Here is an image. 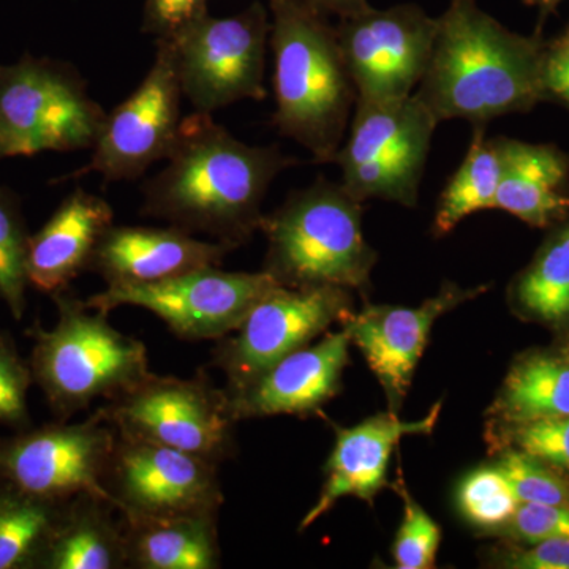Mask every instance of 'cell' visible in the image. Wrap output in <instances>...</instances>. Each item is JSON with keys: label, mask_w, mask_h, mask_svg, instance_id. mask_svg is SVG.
<instances>
[{"label": "cell", "mask_w": 569, "mask_h": 569, "mask_svg": "<svg viewBox=\"0 0 569 569\" xmlns=\"http://www.w3.org/2000/svg\"><path fill=\"white\" fill-rule=\"evenodd\" d=\"M114 211L99 194L78 187L59 204L47 223L29 236L26 276L29 287L54 296L69 290L88 271L93 250L111 227Z\"/></svg>", "instance_id": "obj_20"}, {"label": "cell", "mask_w": 569, "mask_h": 569, "mask_svg": "<svg viewBox=\"0 0 569 569\" xmlns=\"http://www.w3.org/2000/svg\"><path fill=\"white\" fill-rule=\"evenodd\" d=\"M51 298L58 321L51 329L36 325L29 331V366L56 419L69 421L97 399L108 402L151 376L148 348L116 329L107 312L67 290Z\"/></svg>", "instance_id": "obj_4"}, {"label": "cell", "mask_w": 569, "mask_h": 569, "mask_svg": "<svg viewBox=\"0 0 569 569\" xmlns=\"http://www.w3.org/2000/svg\"><path fill=\"white\" fill-rule=\"evenodd\" d=\"M107 498L80 493L67 500L37 569L127 568L121 516Z\"/></svg>", "instance_id": "obj_22"}, {"label": "cell", "mask_w": 569, "mask_h": 569, "mask_svg": "<svg viewBox=\"0 0 569 569\" xmlns=\"http://www.w3.org/2000/svg\"><path fill=\"white\" fill-rule=\"evenodd\" d=\"M505 565L519 569H569V539L553 538L533 542L530 549L505 560Z\"/></svg>", "instance_id": "obj_37"}, {"label": "cell", "mask_w": 569, "mask_h": 569, "mask_svg": "<svg viewBox=\"0 0 569 569\" xmlns=\"http://www.w3.org/2000/svg\"><path fill=\"white\" fill-rule=\"evenodd\" d=\"M441 403L419 421H400L395 413L377 415L361 425L340 429L336 447L326 466V479L316 505L301 520L299 529L312 527L321 516L331 511L343 497L370 501L387 485L389 458L400 438L432 432Z\"/></svg>", "instance_id": "obj_19"}, {"label": "cell", "mask_w": 569, "mask_h": 569, "mask_svg": "<svg viewBox=\"0 0 569 569\" xmlns=\"http://www.w3.org/2000/svg\"><path fill=\"white\" fill-rule=\"evenodd\" d=\"M274 54L277 132L317 163L335 162L346 141L358 92L329 14L310 0H269Z\"/></svg>", "instance_id": "obj_3"}, {"label": "cell", "mask_w": 569, "mask_h": 569, "mask_svg": "<svg viewBox=\"0 0 569 569\" xmlns=\"http://www.w3.org/2000/svg\"><path fill=\"white\" fill-rule=\"evenodd\" d=\"M542 91L568 104L569 108V28L545 48L541 67Z\"/></svg>", "instance_id": "obj_36"}, {"label": "cell", "mask_w": 569, "mask_h": 569, "mask_svg": "<svg viewBox=\"0 0 569 569\" xmlns=\"http://www.w3.org/2000/svg\"><path fill=\"white\" fill-rule=\"evenodd\" d=\"M438 123L415 93L389 102L358 99L332 162L340 167V183L361 203L415 208Z\"/></svg>", "instance_id": "obj_7"}, {"label": "cell", "mask_w": 569, "mask_h": 569, "mask_svg": "<svg viewBox=\"0 0 569 569\" xmlns=\"http://www.w3.org/2000/svg\"><path fill=\"white\" fill-rule=\"evenodd\" d=\"M233 247L201 241L181 228L111 224L91 258L88 271L107 287H130L170 279L194 269L219 266Z\"/></svg>", "instance_id": "obj_18"}, {"label": "cell", "mask_w": 569, "mask_h": 569, "mask_svg": "<svg viewBox=\"0 0 569 569\" xmlns=\"http://www.w3.org/2000/svg\"><path fill=\"white\" fill-rule=\"evenodd\" d=\"M545 43L501 26L477 0H451L437 18L425 78L415 91L438 122L463 119L473 127L530 110L545 97Z\"/></svg>", "instance_id": "obj_2"}, {"label": "cell", "mask_w": 569, "mask_h": 569, "mask_svg": "<svg viewBox=\"0 0 569 569\" xmlns=\"http://www.w3.org/2000/svg\"><path fill=\"white\" fill-rule=\"evenodd\" d=\"M119 437L189 452L219 466L233 451L230 399L208 377L151 373L96 411Z\"/></svg>", "instance_id": "obj_8"}, {"label": "cell", "mask_w": 569, "mask_h": 569, "mask_svg": "<svg viewBox=\"0 0 569 569\" xmlns=\"http://www.w3.org/2000/svg\"><path fill=\"white\" fill-rule=\"evenodd\" d=\"M486 288L445 283L440 293L419 307L367 306L358 316L348 318L351 342L365 355L387 392L391 410L406 399L433 323L468 299L485 293Z\"/></svg>", "instance_id": "obj_16"}, {"label": "cell", "mask_w": 569, "mask_h": 569, "mask_svg": "<svg viewBox=\"0 0 569 569\" xmlns=\"http://www.w3.org/2000/svg\"><path fill=\"white\" fill-rule=\"evenodd\" d=\"M217 467L179 449L118 436L103 486L123 519L219 516Z\"/></svg>", "instance_id": "obj_13"}, {"label": "cell", "mask_w": 569, "mask_h": 569, "mask_svg": "<svg viewBox=\"0 0 569 569\" xmlns=\"http://www.w3.org/2000/svg\"><path fill=\"white\" fill-rule=\"evenodd\" d=\"M458 500L468 522L481 529L508 526L520 505L498 467L479 468L468 475L460 485Z\"/></svg>", "instance_id": "obj_29"}, {"label": "cell", "mask_w": 569, "mask_h": 569, "mask_svg": "<svg viewBox=\"0 0 569 569\" xmlns=\"http://www.w3.org/2000/svg\"><path fill=\"white\" fill-rule=\"evenodd\" d=\"M298 163L279 146L247 144L194 111L182 118L167 167L142 187L141 213L236 249L260 230L269 186Z\"/></svg>", "instance_id": "obj_1"}, {"label": "cell", "mask_w": 569, "mask_h": 569, "mask_svg": "<svg viewBox=\"0 0 569 569\" xmlns=\"http://www.w3.org/2000/svg\"><path fill=\"white\" fill-rule=\"evenodd\" d=\"M277 284L266 271L228 272L208 266L159 282L107 287L86 305L107 313L121 306L141 307L179 339L220 340Z\"/></svg>", "instance_id": "obj_10"}, {"label": "cell", "mask_w": 569, "mask_h": 569, "mask_svg": "<svg viewBox=\"0 0 569 569\" xmlns=\"http://www.w3.org/2000/svg\"><path fill=\"white\" fill-rule=\"evenodd\" d=\"M271 20L261 2L228 18L204 14L170 41L182 93L193 110L212 114L241 100H263Z\"/></svg>", "instance_id": "obj_9"}, {"label": "cell", "mask_w": 569, "mask_h": 569, "mask_svg": "<svg viewBox=\"0 0 569 569\" xmlns=\"http://www.w3.org/2000/svg\"><path fill=\"white\" fill-rule=\"evenodd\" d=\"M501 171L503 162L498 138L488 140L485 126L475 127L466 159L438 200L433 222L436 234L451 233L471 213L493 209Z\"/></svg>", "instance_id": "obj_25"}, {"label": "cell", "mask_w": 569, "mask_h": 569, "mask_svg": "<svg viewBox=\"0 0 569 569\" xmlns=\"http://www.w3.org/2000/svg\"><path fill=\"white\" fill-rule=\"evenodd\" d=\"M122 519L127 568H220L217 515Z\"/></svg>", "instance_id": "obj_23"}, {"label": "cell", "mask_w": 569, "mask_h": 569, "mask_svg": "<svg viewBox=\"0 0 569 569\" xmlns=\"http://www.w3.org/2000/svg\"><path fill=\"white\" fill-rule=\"evenodd\" d=\"M515 441L523 455L569 470V415L519 425Z\"/></svg>", "instance_id": "obj_33"}, {"label": "cell", "mask_w": 569, "mask_h": 569, "mask_svg": "<svg viewBox=\"0 0 569 569\" xmlns=\"http://www.w3.org/2000/svg\"><path fill=\"white\" fill-rule=\"evenodd\" d=\"M208 14V0H146L142 31L167 40Z\"/></svg>", "instance_id": "obj_35"}, {"label": "cell", "mask_w": 569, "mask_h": 569, "mask_svg": "<svg viewBox=\"0 0 569 569\" xmlns=\"http://www.w3.org/2000/svg\"><path fill=\"white\" fill-rule=\"evenodd\" d=\"M310 2L329 17L331 14L339 17V20H346V18L356 17V14L372 9L369 0H310Z\"/></svg>", "instance_id": "obj_38"}, {"label": "cell", "mask_w": 569, "mask_h": 569, "mask_svg": "<svg viewBox=\"0 0 569 569\" xmlns=\"http://www.w3.org/2000/svg\"><path fill=\"white\" fill-rule=\"evenodd\" d=\"M498 470L507 478L519 503L569 505L568 486L523 452H508Z\"/></svg>", "instance_id": "obj_32"}, {"label": "cell", "mask_w": 569, "mask_h": 569, "mask_svg": "<svg viewBox=\"0 0 569 569\" xmlns=\"http://www.w3.org/2000/svg\"><path fill=\"white\" fill-rule=\"evenodd\" d=\"M501 418L512 425L569 415V365L533 356L512 367L497 402Z\"/></svg>", "instance_id": "obj_26"}, {"label": "cell", "mask_w": 569, "mask_h": 569, "mask_svg": "<svg viewBox=\"0 0 569 569\" xmlns=\"http://www.w3.org/2000/svg\"><path fill=\"white\" fill-rule=\"evenodd\" d=\"M29 231L17 194L0 186V299L11 317L21 320L26 312V257Z\"/></svg>", "instance_id": "obj_28"}, {"label": "cell", "mask_w": 569, "mask_h": 569, "mask_svg": "<svg viewBox=\"0 0 569 569\" xmlns=\"http://www.w3.org/2000/svg\"><path fill=\"white\" fill-rule=\"evenodd\" d=\"M66 503L0 482V569H37Z\"/></svg>", "instance_id": "obj_24"}, {"label": "cell", "mask_w": 569, "mask_h": 569, "mask_svg": "<svg viewBox=\"0 0 569 569\" xmlns=\"http://www.w3.org/2000/svg\"><path fill=\"white\" fill-rule=\"evenodd\" d=\"M107 114L70 63L24 54L0 66V162L93 149Z\"/></svg>", "instance_id": "obj_6"}, {"label": "cell", "mask_w": 569, "mask_h": 569, "mask_svg": "<svg viewBox=\"0 0 569 569\" xmlns=\"http://www.w3.org/2000/svg\"><path fill=\"white\" fill-rule=\"evenodd\" d=\"M32 385L29 361L21 358L10 332L0 329V426L11 430L32 427L28 406Z\"/></svg>", "instance_id": "obj_30"}, {"label": "cell", "mask_w": 569, "mask_h": 569, "mask_svg": "<svg viewBox=\"0 0 569 569\" xmlns=\"http://www.w3.org/2000/svg\"><path fill=\"white\" fill-rule=\"evenodd\" d=\"M336 28L358 99L389 102L413 96L429 66L437 18L417 3H400L372 7Z\"/></svg>", "instance_id": "obj_15"}, {"label": "cell", "mask_w": 569, "mask_h": 569, "mask_svg": "<svg viewBox=\"0 0 569 569\" xmlns=\"http://www.w3.org/2000/svg\"><path fill=\"white\" fill-rule=\"evenodd\" d=\"M353 316L347 288L277 284L249 310L242 323L213 348V367L227 391L244 388L269 367Z\"/></svg>", "instance_id": "obj_11"}, {"label": "cell", "mask_w": 569, "mask_h": 569, "mask_svg": "<svg viewBox=\"0 0 569 569\" xmlns=\"http://www.w3.org/2000/svg\"><path fill=\"white\" fill-rule=\"evenodd\" d=\"M516 299L539 320L560 321L569 317V224L550 239L533 264L519 277Z\"/></svg>", "instance_id": "obj_27"}, {"label": "cell", "mask_w": 569, "mask_h": 569, "mask_svg": "<svg viewBox=\"0 0 569 569\" xmlns=\"http://www.w3.org/2000/svg\"><path fill=\"white\" fill-rule=\"evenodd\" d=\"M500 186L493 209L518 217L531 227H548L569 209L567 157L552 146L498 138Z\"/></svg>", "instance_id": "obj_21"}, {"label": "cell", "mask_w": 569, "mask_h": 569, "mask_svg": "<svg viewBox=\"0 0 569 569\" xmlns=\"http://www.w3.org/2000/svg\"><path fill=\"white\" fill-rule=\"evenodd\" d=\"M402 497L403 520L392 548L397 568H432L440 548V527L427 515L421 505L408 496L407 490H402Z\"/></svg>", "instance_id": "obj_31"}, {"label": "cell", "mask_w": 569, "mask_h": 569, "mask_svg": "<svg viewBox=\"0 0 569 569\" xmlns=\"http://www.w3.org/2000/svg\"><path fill=\"white\" fill-rule=\"evenodd\" d=\"M508 526L531 545L542 539H569V505L520 503Z\"/></svg>", "instance_id": "obj_34"}, {"label": "cell", "mask_w": 569, "mask_h": 569, "mask_svg": "<svg viewBox=\"0 0 569 569\" xmlns=\"http://www.w3.org/2000/svg\"><path fill=\"white\" fill-rule=\"evenodd\" d=\"M116 438L96 413L78 425L58 419L13 430L0 437V482L50 500L93 493L110 501L103 481Z\"/></svg>", "instance_id": "obj_12"}, {"label": "cell", "mask_w": 569, "mask_h": 569, "mask_svg": "<svg viewBox=\"0 0 569 569\" xmlns=\"http://www.w3.org/2000/svg\"><path fill=\"white\" fill-rule=\"evenodd\" d=\"M527 6L537 7L539 14L545 20L548 14L553 13L563 0H523Z\"/></svg>", "instance_id": "obj_39"}, {"label": "cell", "mask_w": 569, "mask_h": 569, "mask_svg": "<svg viewBox=\"0 0 569 569\" xmlns=\"http://www.w3.org/2000/svg\"><path fill=\"white\" fill-rule=\"evenodd\" d=\"M264 271L283 287L365 288L377 253L362 233V203L325 176L264 216Z\"/></svg>", "instance_id": "obj_5"}, {"label": "cell", "mask_w": 569, "mask_h": 569, "mask_svg": "<svg viewBox=\"0 0 569 569\" xmlns=\"http://www.w3.org/2000/svg\"><path fill=\"white\" fill-rule=\"evenodd\" d=\"M350 343L346 326L316 346L284 356L244 388L224 389L236 421L277 415L305 417L317 411L339 391Z\"/></svg>", "instance_id": "obj_17"}, {"label": "cell", "mask_w": 569, "mask_h": 569, "mask_svg": "<svg viewBox=\"0 0 569 569\" xmlns=\"http://www.w3.org/2000/svg\"><path fill=\"white\" fill-rule=\"evenodd\" d=\"M181 78L170 41L157 40L156 59L140 88L107 114L91 162L63 179L97 173L107 182L133 181L167 160L181 127Z\"/></svg>", "instance_id": "obj_14"}]
</instances>
